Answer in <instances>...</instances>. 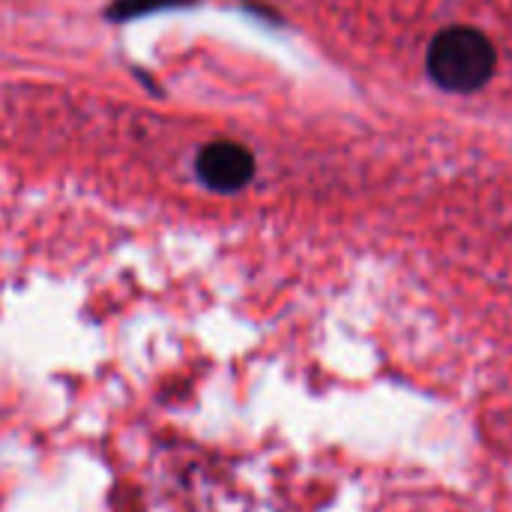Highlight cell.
Masks as SVG:
<instances>
[{
	"instance_id": "cell-1",
	"label": "cell",
	"mask_w": 512,
	"mask_h": 512,
	"mask_svg": "<svg viewBox=\"0 0 512 512\" xmlns=\"http://www.w3.org/2000/svg\"><path fill=\"white\" fill-rule=\"evenodd\" d=\"M495 48L474 27H450L441 30L429 45V75L453 93L480 90L495 72Z\"/></svg>"
},
{
	"instance_id": "cell-2",
	"label": "cell",
	"mask_w": 512,
	"mask_h": 512,
	"mask_svg": "<svg viewBox=\"0 0 512 512\" xmlns=\"http://www.w3.org/2000/svg\"><path fill=\"white\" fill-rule=\"evenodd\" d=\"M198 174L216 192H237V189H243L252 180L255 159H252V153L243 144L216 141V144H207L201 150Z\"/></svg>"
},
{
	"instance_id": "cell-3",
	"label": "cell",
	"mask_w": 512,
	"mask_h": 512,
	"mask_svg": "<svg viewBox=\"0 0 512 512\" xmlns=\"http://www.w3.org/2000/svg\"><path fill=\"white\" fill-rule=\"evenodd\" d=\"M171 3H180V0H120L111 15L114 18H129V15H141V12H150V9H159V6H171Z\"/></svg>"
}]
</instances>
